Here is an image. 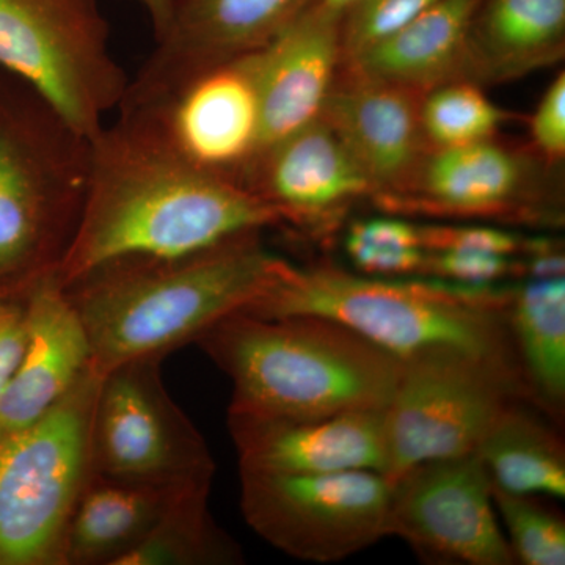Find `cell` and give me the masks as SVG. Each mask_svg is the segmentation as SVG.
<instances>
[{"instance_id": "e0dca14e", "label": "cell", "mask_w": 565, "mask_h": 565, "mask_svg": "<svg viewBox=\"0 0 565 565\" xmlns=\"http://www.w3.org/2000/svg\"><path fill=\"white\" fill-rule=\"evenodd\" d=\"M239 471L323 475L373 470L385 476L384 411L326 418L228 414Z\"/></svg>"}, {"instance_id": "7a4b0ae2", "label": "cell", "mask_w": 565, "mask_h": 565, "mask_svg": "<svg viewBox=\"0 0 565 565\" xmlns=\"http://www.w3.org/2000/svg\"><path fill=\"white\" fill-rule=\"evenodd\" d=\"M262 233L180 255L120 256L63 285L90 341L93 370L163 360L269 291L289 262L267 250Z\"/></svg>"}, {"instance_id": "ac0fdd59", "label": "cell", "mask_w": 565, "mask_h": 565, "mask_svg": "<svg viewBox=\"0 0 565 565\" xmlns=\"http://www.w3.org/2000/svg\"><path fill=\"white\" fill-rule=\"evenodd\" d=\"M341 66V17L315 0L262 50L259 154L321 118Z\"/></svg>"}, {"instance_id": "484cf974", "label": "cell", "mask_w": 565, "mask_h": 565, "mask_svg": "<svg viewBox=\"0 0 565 565\" xmlns=\"http://www.w3.org/2000/svg\"><path fill=\"white\" fill-rule=\"evenodd\" d=\"M512 118L511 111L497 106L476 82H448L423 95L424 136L433 150L492 139Z\"/></svg>"}, {"instance_id": "e575fe53", "label": "cell", "mask_w": 565, "mask_h": 565, "mask_svg": "<svg viewBox=\"0 0 565 565\" xmlns=\"http://www.w3.org/2000/svg\"><path fill=\"white\" fill-rule=\"evenodd\" d=\"M150 17L154 35L162 31L163 25L169 21L172 11L173 0H137Z\"/></svg>"}, {"instance_id": "9c48e42d", "label": "cell", "mask_w": 565, "mask_h": 565, "mask_svg": "<svg viewBox=\"0 0 565 565\" xmlns=\"http://www.w3.org/2000/svg\"><path fill=\"white\" fill-rule=\"evenodd\" d=\"M161 359L104 374L90 433L92 473L154 486H212L214 457L163 385Z\"/></svg>"}, {"instance_id": "f1b7e54d", "label": "cell", "mask_w": 565, "mask_h": 565, "mask_svg": "<svg viewBox=\"0 0 565 565\" xmlns=\"http://www.w3.org/2000/svg\"><path fill=\"white\" fill-rule=\"evenodd\" d=\"M422 248L429 252H479L520 256L526 236L497 225H459V223H419Z\"/></svg>"}, {"instance_id": "6da1fadb", "label": "cell", "mask_w": 565, "mask_h": 565, "mask_svg": "<svg viewBox=\"0 0 565 565\" xmlns=\"http://www.w3.org/2000/svg\"><path fill=\"white\" fill-rule=\"evenodd\" d=\"M274 226L267 204L193 166L147 110L120 107L90 140L84 210L57 280L120 256L180 255Z\"/></svg>"}, {"instance_id": "8992f818", "label": "cell", "mask_w": 565, "mask_h": 565, "mask_svg": "<svg viewBox=\"0 0 565 565\" xmlns=\"http://www.w3.org/2000/svg\"><path fill=\"white\" fill-rule=\"evenodd\" d=\"M102 377L92 367L39 422L0 437V565H62L71 512L92 476Z\"/></svg>"}, {"instance_id": "f546056e", "label": "cell", "mask_w": 565, "mask_h": 565, "mask_svg": "<svg viewBox=\"0 0 565 565\" xmlns=\"http://www.w3.org/2000/svg\"><path fill=\"white\" fill-rule=\"evenodd\" d=\"M422 277L462 282V285H498L509 278H522L519 256L479 252H429Z\"/></svg>"}, {"instance_id": "8fae6325", "label": "cell", "mask_w": 565, "mask_h": 565, "mask_svg": "<svg viewBox=\"0 0 565 565\" xmlns=\"http://www.w3.org/2000/svg\"><path fill=\"white\" fill-rule=\"evenodd\" d=\"M530 397L522 382L489 364L452 356L401 364L384 411L385 478L415 465L475 455L505 405Z\"/></svg>"}, {"instance_id": "3957f363", "label": "cell", "mask_w": 565, "mask_h": 565, "mask_svg": "<svg viewBox=\"0 0 565 565\" xmlns=\"http://www.w3.org/2000/svg\"><path fill=\"white\" fill-rule=\"evenodd\" d=\"M512 285L422 277H371L330 263H289L245 313L313 315L351 327L401 362L452 356L489 364L522 382L509 327ZM526 390V388H525Z\"/></svg>"}, {"instance_id": "5bb4252c", "label": "cell", "mask_w": 565, "mask_h": 565, "mask_svg": "<svg viewBox=\"0 0 565 565\" xmlns=\"http://www.w3.org/2000/svg\"><path fill=\"white\" fill-rule=\"evenodd\" d=\"M243 185L275 212L280 226L316 243L343 228L371 185L341 137L323 118L258 156Z\"/></svg>"}, {"instance_id": "7402d4cb", "label": "cell", "mask_w": 565, "mask_h": 565, "mask_svg": "<svg viewBox=\"0 0 565 565\" xmlns=\"http://www.w3.org/2000/svg\"><path fill=\"white\" fill-rule=\"evenodd\" d=\"M476 3L478 0H440L343 65L422 93L448 82L468 81V31Z\"/></svg>"}, {"instance_id": "2e32d148", "label": "cell", "mask_w": 565, "mask_h": 565, "mask_svg": "<svg viewBox=\"0 0 565 565\" xmlns=\"http://www.w3.org/2000/svg\"><path fill=\"white\" fill-rule=\"evenodd\" d=\"M422 92L341 66L321 117L352 152L374 207L403 193L433 148L422 122Z\"/></svg>"}, {"instance_id": "30bf717a", "label": "cell", "mask_w": 565, "mask_h": 565, "mask_svg": "<svg viewBox=\"0 0 565 565\" xmlns=\"http://www.w3.org/2000/svg\"><path fill=\"white\" fill-rule=\"evenodd\" d=\"M239 473L245 523L288 556L338 563L386 537L392 482L377 471Z\"/></svg>"}, {"instance_id": "52a82bcc", "label": "cell", "mask_w": 565, "mask_h": 565, "mask_svg": "<svg viewBox=\"0 0 565 565\" xmlns=\"http://www.w3.org/2000/svg\"><path fill=\"white\" fill-rule=\"evenodd\" d=\"M0 70L90 140L129 85L99 0H0Z\"/></svg>"}, {"instance_id": "d6a6232c", "label": "cell", "mask_w": 565, "mask_h": 565, "mask_svg": "<svg viewBox=\"0 0 565 565\" xmlns=\"http://www.w3.org/2000/svg\"><path fill=\"white\" fill-rule=\"evenodd\" d=\"M28 296L0 299V399L20 366L28 334Z\"/></svg>"}, {"instance_id": "603a6c76", "label": "cell", "mask_w": 565, "mask_h": 565, "mask_svg": "<svg viewBox=\"0 0 565 565\" xmlns=\"http://www.w3.org/2000/svg\"><path fill=\"white\" fill-rule=\"evenodd\" d=\"M509 327L530 403L564 426L565 278L512 285Z\"/></svg>"}, {"instance_id": "1f68e13d", "label": "cell", "mask_w": 565, "mask_h": 565, "mask_svg": "<svg viewBox=\"0 0 565 565\" xmlns=\"http://www.w3.org/2000/svg\"><path fill=\"white\" fill-rule=\"evenodd\" d=\"M344 252L356 273L371 277H414L422 275L424 248L382 247L344 236Z\"/></svg>"}, {"instance_id": "d4e9b609", "label": "cell", "mask_w": 565, "mask_h": 565, "mask_svg": "<svg viewBox=\"0 0 565 565\" xmlns=\"http://www.w3.org/2000/svg\"><path fill=\"white\" fill-rule=\"evenodd\" d=\"M211 487L182 493L121 565H241L243 548L211 514Z\"/></svg>"}, {"instance_id": "836d02e7", "label": "cell", "mask_w": 565, "mask_h": 565, "mask_svg": "<svg viewBox=\"0 0 565 565\" xmlns=\"http://www.w3.org/2000/svg\"><path fill=\"white\" fill-rule=\"evenodd\" d=\"M345 236L355 237L382 247L422 248L419 223L407 217L388 214V217L359 218L348 225Z\"/></svg>"}, {"instance_id": "4dcf8cb0", "label": "cell", "mask_w": 565, "mask_h": 565, "mask_svg": "<svg viewBox=\"0 0 565 565\" xmlns=\"http://www.w3.org/2000/svg\"><path fill=\"white\" fill-rule=\"evenodd\" d=\"M530 147L548 166L564 169L565 73H557L530 117Z\"/></svg>"}, {"instance_id": "44dd1931", "label": "cell", "mask_w": 565, "mask_h": 565, "mask_svg": "<svg viewBox=\"0 0 565 565\" xmlns=\"http://www.w3.org/2000/svg\"><path fill=\"white\" fill-rule=\"evenodd\" d=\"M199 487L154 486L93 475L77 498L62 565H121L182 493Z\"/></svg>"}, {"instance_id": "d6986e66", "label": "cell", "mask_w": 565, "mask_h": 565, "mask_svg": "<svg viewBox=\"0 0 565 565\" xmlns=\"http://www.w3.org/2000/svg\"><path fill=\"white\" fill-rule=\"evenodd\" d=\"M20 366L0 399V437L39 422L92 370L90 341L57 277L28 294Z\"/></svg>"}, {"instance_id": "5b68a950", "label": "cell", "mask_w": 565, "mask_h": 565, "mask_svg": "<svg viewBox=\"0 0 565 565\" xmlns=\"http://www.w3.org/2000/svg\"><path fill=\"white\" fill-rule=\"evenodd\" d=\"M90 139L0 70V299L57 277L79 226Z\"/></svg>"}, {"instance_id": "cb8c5ba5", "label": "cell", "mask_w": 565, "mask_h": 565, "mask_svg": "<svg viewBox=\"0 0 565 565\" xmlns=\"http://www.w3.org/2000/svg\"><path fill=\"white\" fill-rule=\"evenodd\" d=\"M475 455L503 492L565 497L563 434L525 399L505 405Z\"/></svg>"}, {"instance_id": "83f0119b", "label": "cell", "mask_w": 565, "mask_h": 565, "mask_svg": "<svg viewBox=\"0 0 565 565\" xmlns=\"http://www.w3.org/2000/svg\"><path fill=\"white\" fill-rule=\"evenodd\" d=\"M440 0H353L341 17L343 63L403 29Z\"/></svg>"}, {"instance_id": "ba28073f", "label": "cell", "mask_w": 565, "mask_h": 565, "mask_svg": "<svg viewBox=\"0 0 565 565\" xmlns=\"http://www.w3.org/2000/svg\"><path fill=\"white\" fill-rule=\"evenodd\" d=\"M563 172L539 158L530 143L498 134L478 143L430 151L412 184L379 210L407 218L556 232L565 222Z\"/></svg>"}, {"instance_id": "d590c367", "label": "cell", "mask_w": 565, "mask_h": 565, "mask_svg": "<svg viewBox=\"0 0 565 565\" xmlns=\"http://www.w3.org/2000/svg\"><path fill=\"white\" fill-rule=\"evenodd\" d=\"M318 2L326 7L327 10L343 17L344 11L352 6L353 0H318Z\"/></svg>"}, {"instance_id": "277c9868", "label": "cell", "mask_w": 565, "mask_h": 565, "mask_svg": "<svg viewBox=\"0 0 565 565\" xmlns=\"http://www.w3.org/2000/svg\"><path fill=\"white\" fill-rule=\"evenodd\" d=\"M193 344L232 382L228 414L270 418L385 411L403 364L351 327L313 315L236 311Z\"/></svg>"}, {"instance_id": "4316f807", "label": "cell", "mask_w": 565, "mask_h": 565, "mask_svg": "<svg viewBox=\"0 0 565 565\" xmlns=\"http://www.w3.org/2000/svg\"><path fill=\"white\" fill-rule=\"evenodd\" d=\"M494 509L508 530L515 564L564 565L565 522L533 494L503 492L492 487Z\"/></svg>"}, {"instance_id": "9a60e30c", "label": "cell", "mask_w": 565, "mask_h": 565, "mask_svg": "<svg viewBox=\"0 0 565 565\" xmlns=\"http://www.w3.org/2000/svg\"><path fill=\"white\" fill-rule=\"evenodd\" d=\"M315 0H173L154 50L129 79L120 106L162 98L200 71L269 44Z\"/></svg>"}, {"instance_id": "ffe728a7", "label": "cell", "mask_w": 565, "mask_h": 565, "mask_svg": "<svg viewBox=\"0 0 565 565\" xmlns=\"http://www.w3.org/2000/svg\"><path fill=\"white\" fill-rule=\"evenodd\" d=\"M565 0H478L468 31L467 79L494 85L564 61Z\"/></svg>"}, {"instance_id": "4fadbf2b", "label": "cell", "mask_w": 565, "mask_h": 565, "mask_svg": "<svg viewBox=\"0 0 565 565\" xmlns=\"http://www.w3.org/2000/svg\"><path fill=\"white\" fill-rule=\"evenodd\" d=\"M262 50L200 71L156 102L120 107L147 110L193 166L243 185L262 151Z\"/></svg>"}, {"instance_id": "7c38bea8", "label": "cell", "mask_w": 565, "mask_h": 565, "mask_svg": "<svg viewBox=\"0 0 565 565\" xmlns=\"http://www.w3.org/2000/svg\"><path fill=\"white\" fill-rule=\"evenodd\" d=\"M385 533L403 539L424 563L515 564L476 455L415 465L393 481Z\"/></svg>"}]
</instances>
